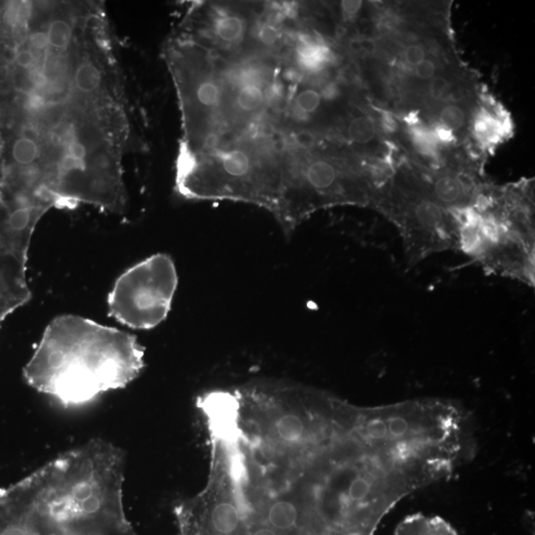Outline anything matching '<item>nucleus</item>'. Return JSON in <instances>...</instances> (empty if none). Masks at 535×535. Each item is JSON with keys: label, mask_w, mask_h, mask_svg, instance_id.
<instances>
[{"label": "nucleus", "mask_w": 535, "mask_h": 535, "mask_svg": "<svg viewBox=\"0 0 535 535\" xmlns=\"http://www.w3.org/2000/svg\"><path fill=\"white\" fill-rule=\"evenodd\" d=\"M340 174L332 164L317 160L309 164L304 171V181L312 191L330 198H343Z\"/></svg>", "instance_id": "obj_6"}, {"label": "nucleus", "mask_w": 535, "mask_h": 535, "mask_svg": "<svg viewBox=\"0 0 535 535\" xmlns=\"http://www.w3.org/2000/svg\"><path fill=\"white\" fill-rule=\"evenodd\" d=\"M258 35H259L261 42H263L264 44L271 45L276 42V31L275 28L270 26V25H264L261 27Z\"/></svg>", "instance_id": "obj_26"}, {"label": "nucleus", "mask_w": 535, "mask_h": 535, "mask_svg": "<svg viewBox=\"0 0 535 535\" xmlns=\"http://www.w3.org/2000/svg\"><path fill=\"white\" fill-rule=\"evenodd\" d=\"M299 144L303 146L304 148L311 147L312 143H314V136L309 132L299 133L298 137H296Z\"/></svg>", "instance_id": "obj_28"}, {"label": "nucleus", "mask_w": 535, "mask_h": 535, "mask_svg": "<svg viewBox=\"0 0 535 535\" xmlns=\"http://www.w3.org/2000/svg\"><path fill=\"white\" fill-rule=\"evenodd\" d=\"M241 521L239 511L234 504L221 501L212 509L209 522L216 534L231 535L237 531Z\"/></svg>", "instance_id": "obj_11"}, {"label": "nucleus", "mask_w": 535, "mask_h": 535, "mask_svg": "<svg viewBox=\"0 0 535 535\" xmlns=\"http://www.w3.org/2000/svg\"><path fill=\"white\" fill-rule=\"evenodd\" d=\"M312 426L311 421L304 419L296 414H284L276 417L275 432L283 444L299 445L309 439Z\"/></svg>", "instance_id": "obj_9"}, {"label": "nucleus", "mask_w": 535, "mask_h": 535, "mask_svg": "<svg viewBox=\"0 0 535 535\" xmlns=\"http://www.w3.org/2000/svg\"><path fill=\"white\" fill-rule=\"evenodd\" d=\"M452 79L447 76H436L431 81H429L427 91H429V99L432 101H445L447 96H453L455 91H453Z\"/></svg>", "instance_id": "obj_20"}, {"label": "nucleus", "mask_w": 535, "mask_h": 535, "mask_svg": "<svg viewBox=\"0 0 535 535\" xmlns=\"http://www.w3.org/2000/svg\"><path fill=\"white\" fill-rule=\"evenodd\" d=\"M321 101V94L314 89H306L301 91L296 101V111L299 115V119L301 116L306 117L307 114L316 111Z\"/></svg>", "instance_id": "obj_21"}, {"label": "nucleus", "mask_w": 535, "mask_h": 535, "mask_svg": "<svg viewBox=\"0 0 535 535\" xmlns=\"http://www.w3.org/2000/svg\"><path fill=\"white\" fill-rule=\"evenodd\" d=\"M102 84L104 74L96 61L83 58L76 63L71 84L76 96L91 99V96L99 94Z\"/></svg>", "instance_id": "obj_8"}, {"label": "nucleus", "mask_w": 535, "mask_h": 535, "mask_svg": "<svg viewBox=\"0 0 535 535\" xmlns=\"http://www.w3.org/2000/svg\"><path fill=\"white\" fill-rule=\"evenodd\" d=\"M337 94L338 89L336 88V86H335V84H329V86H327L326 88L324 89L322 96L326 99H332L337 96Z\"/></svg>", "instance_id": "obj_29"}, {"label": "nucleus", "mask_w": 535, "mask_h": 535, "mask_svg": "<svg viewBox=\"0 0 535 535\" xmlns=\"http://www.w3.org/2000/svg\"><path fill=\"white\" fill-rule=\"evenodd\" d=\"M361 7H362V2L361 1L342 2L343 14L346 15L347 17L355 16V15L359 12Z\"/></svg>", "instance_id": "obj_27"}, {"label": "nucleus", "mask_w": 535, "mask_h": 535, "mask_svg": "<svg viewBox=\"0 0 535 535\" xmlns=\"http://www.w3.org/2000/svg\"><path fill=\"white\" fill-rule=\"evenodd\" d=\"M435 139L437 143H444V144H450L452 141L454 140V134L452 131H450L448 128L444 127V125L439 124L436 127L432 130Z\"/></svg>", "instance_id": "obj_25"}, {"label": "nucleus", "mask_w": 535, "mask_h": 535, "mask_svg": "<svg viewBox=\"0 0 535 535\" xmlns=\"http://www.w3.org/2000/svg\"><path fill=\"white\" fill-rule=\"evenodd\" d=\"M244 21L235 15L219 16L214 22V33L225 43H236L244 34Z\"/></svg>", "instance_id": "obj_14"}, {"label": "nucleus", "mask_w": 535, "mask_h": 535, "mask_svg": "<svg viewBox=\"0 0 535 535\" xmlns=\"http://www.w3.org/2000/svg\"><path fill=\"white\" fill-rule=\"evenodd\" d=\"M178 284L170 256H151L115 281L107 299L109 316L129 329H152L167 319Z\"/></svg>", "instance_id": "obj_4"}, {"label": "nucleus", "mask_w": 535, "mask_h": 535, "mask_svg": "<svg viewBox=\"0 0 535 535\" xmlns=\"http://www.w3.org/2000/svg\"><path fill=\"white\" fill-rule=\"evenodd\" d=\"M144 356L135 335L65 314L46 327L23 377L64 408H76L132 383L144 368Z\"/></svg>", "instance_id": "obj_2"}, {"label": "nucleus", "mask_w": 535, "mask_h": 535, "mask_svg": "<svg viewBox=\"0 0 535 535\" xmlns=\"http://www.w3.org/2000/svg\"><path fill=\"white\" fill-rule=\"evenodd\" d=\"M347 131L350 139L360 145L369 144L377 135L375 123L367 116L353 119L349 123Z\"/></svg>", "instance_id": "obj_17"}, {"label": "nucleus", "mask_w": 535, "mask_h": 535, "mask_svg": "<svg viewBox=\"0 0 535 535\" xmlns=\"http://www.w3.org/2000/svg\"><path fill=\"white\" fill-rule=\"evenodd\" d=\"M414 76L419 81H431L434 76H436L437 70H439V66H437L436 61L432 60V59H426L419 64L416 66H414Z\"/></svg>", "instance_id": "obj_24"}, {"label": "nucleus", "mask_w": 535, "mask_h": 535, "mask_svg": "<svg viewBox=\"0 0 535 535\" xmlns=\"http://www.w3.org/2000/svg\"><path fill=\"white\" fill-rule=\"evenodd\" d=\"M395 535H458L455 529L439 516L417 514L404 519L396 527Z\"/></svg>", "instance_id": "obj_7"}, {"label": "nucleus", "mask_w": 535, "mask_h": 535, "mask_svg": "<svg viewBox=\"0 0 535 535\" xmlns=\"http://www.w3.org/2000/svg\"><path fill=\"white\" fill-rule=\"evenodd\" d=\"M299 518V509L290 501H276L269 509V524L276 531H291L298 524Z\"/></svg>", "instance_id": "obj_12"}, {"label": "nucleus", "mask_w": 535, "mask_h": 535, "mask_svg": "<svg viewBox=\"0 0 535 535\" xmlns=\"http://www.w3.org/2000/svg\"><path fill=\"white\" fill-rule=\"evenodd\" d=\"M411 137H413L414 146L419 150V152L424 155H434L436 152L439 143L435 139L432 130L422 126L414 127L411 129Z\"/></svg>", "instance_id": "obj_19"}, {"label": "nucleus", "mask_w": 535, "mask_h": 535, "mask_svg": "<svg viewBox=\"0 0 535 535\" xmlns=\"http://www.w3.org/2000/svg\"><path fill=\"white\" fill-rule=\"evenodd\" d=\"M298 57L301 68L311 73H319L329 63L331 52L326 46L304 38L299 46Z\"/></svg>", "instance_id": "obj_10"}, {"label": "nucleus", "mask_w": 535, "mask_h": 535, "mask_svg": "<svg viewBox=\"0 0 535 535\" xmlns=\"http://www.w3.org/2000/svg\"><path fill=\"white\" fill-rule=\"evenodd\" d=\"M196 99L199 104L207 107H214L221 101V89L212 81H206L196 89Z\"/></svg>", "instance_id": "obj_22"}, {"label": "nucleus", "mask_w": 535, "mask_h": 535, "mask_svg": "<svg viewBox=\"0 0 535 535\" xmlns=\"http://www.w3.org/2000/svg\"><path fill=\"white\" fill-rule=\"evenodd\" d=\"M125 453L101 439L0 489V535H138L123 504Z\"/></svg>", "instance_id": "obj_1"}, {"label": "nucleus", "mask_w": 535, "mask_h": 535, "mask_svg": "<svg viewBox=\"0 0 535 535\" xmlns=\"http://www.w3.org/2000/svg\"><path fill=\"white\" fill-rule=\"evenodd\" d=\"M376 202L398 225L411 267L436 253L458 249L452 211L435 201L419 181L394 184L381 191Z\"/></svg>", "instance_id": "obj_3"}, {"label": "nucleus", "mask_w": 535, "mask_h": 535, "mask_svg": "<svg viewBox=\"0 0 535 535\" xmlns=\"http://www.w3.org/2000/svg\"><path fill=\"white\" fill-rule=\"evenodd\" d=\"M253 535H279L276 534L275 531H274V529H271V527H260L259 529H257L253 534Z\"/></svg>", "instance_id": "obj_30"}, {"label": "nucleus", "mask_w": 535, "mask_h": 535, "mask_svg": "<svg viewBox=\"0 0 535 535\" xmlns=\"http://www.w3.org/2000/svg\"><path fill=\"white\" fill-rule=\"evenodd\" d=\"M217 141H219L217 136H215V135H211V136L207 137L206 144L209 145V147H214V146L217 144Z\"/></svg>", "instance_id": "obj_31"}, {"label": "nucleus", "mask_w": 535, "mask_h": 535, "mask_svg": "<svg viewBox=\"0 0 535 535\" xmlns=\"http://www.w3.org/2000/svg\"><path fill=\"white\" fill-rule=\"evenodd\" d=\"M439 124L448 128L450 131L457 132L465 127L468 121V112L457 102H445L437 111Z\"/></svg>", "instance_id": "obj_15"}, {"label": "nucleus", "mask_w": 535, "mask_h": 535, "mask_svg": "<svg viewBox=\"0 0 535 535\" xmlns=\"http://www.w3.org/2000/svg\"><path fill=\"white\" fill-rule=\"evenodd\" d=\"M199 406L204 411L212 434L220 439H229L236 434L240 404L229 391H214L201 399Z\"/></svg>", "instance_id": "obj_5"}, {"label": "nucleus", "mask_w": 535, "mask_h": 535, "mask_svg": "<svg viewBox=\"0 0 535 535\" xmlns=\"http://www.w3.org/2000/svg\"><path fill=\"white\" fill-rule=\"evenodd\" d=\"M49 45L59 51H66L74 39V27L65 18H54L46 26Z\"/></svg>", "instance_id": "obj_13"}, {"label": "nucleus", "mask_w": 535, "mask_h": 535, "mask_svg": "<svg viewBox=\"0 0 535 535\" xmlns=\"http://www.w3.org/2000/svg\"><path fill=\"white\" fill-rule=\"evenodd\" d=\"M264 102V92L261 86H245L238 94L237 104L240 109L246 111H254L259 109Z\"/></svg>", "instance_id": "obj_18"}, {"label": "nucleus", "mask_w": 535, "mask_h": 535, "mask_svg": "<svg viewBox=\"0 0 535 535\" xmlns=\"http://www.w3.org/2000/svg\"><path fill=\"white\" fill-rule=\"evenodd\" d=\"M500 123L495 117L484 110L476 117L474 124L476 137L484 143H491L500 139L501 131H503Z\"/></svg>", "instance_id": "obj_16"}, {"label": "nucleus", "mask_w": 535, "mask_h": 535, "mask_svg": "<svg viewBox=\"0 0 535 535\" xmlns=\"http://www.w3.org/2000/svg\"><path fill=\"white\" fill-rule=\"evenodd\" d=\"M404 63L409 66H416L426 59V49L421 44H411L404 50Z\"/></svg>", "instance_id": "obj_23"}]
</instances>
